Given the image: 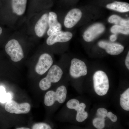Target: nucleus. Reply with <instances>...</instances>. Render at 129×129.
Masks as SVG:
<instances>
[{
	"label": "nucleus",
	"mask_w": 129,
	"mask_h": 129,
	"mask_svg": "<svg viewBox=\"0 0 129 129\" xmlns=\"http://www.w3.org/2000/svg\"><path fill=\"white\" fill-rule=\"evenodd\" d=\"M5 109L6 111L10 113L27 114L30 112L31 106L28 103H19L11 100L6 103L5 106Z\"/></svg>",
	"instance_id": "20e7f679"
},
{
	"label": "nucleus",
	"mask_w": 129,
	"mask_h": 129,
	"mask_svg": "<svg viewBox=\"0 0 129 129\" xmlns=\"http://www.w3.org/2000/svg\"><path fill=\"white\" fill-rule=\"evenodd\" d=\"M30 129L29 128H26V127H20V128H17V129Z\"/></svg>",
	"instance_id": "c756f323"
},
{
	"label": "nucleus",
	"mask_w": 129,
	"mask_h": 129,
	"mask_svg": "<svg viewBox=\"0 0 129 129\" xmlns=\"http://www.w3.org/2000/svg\"><path fill=\"white\" fill-rule=\"evenodd\" d=\"M32 129H52L49 125L45 123H39L35 124Z\"/></svg>",
	"instance_id": "5701e85b"
},
{
	"label": "nucleus",
	"mask_w": 129,
	"mask_h": 129,
	"mask_svg": "<svg viewBox=\"0 0 129 129\" xmlns=\"http://www.w3.org/2000/svg\"><path fill=\"white\" fill-rule=\"evenodd\" d=\"M63 71L60 67L54 65L49 70L47 75L40 81L39 86L40 89L46 91L50 88L52 83H56L61 78Z\"/></svg>",
	"instance_id": "f257e3e1"
},
{
	"label": "nucleus",
	"mask_w": 129,
	"mask_h": 129,
	"mask_svg": "<svg viewBox=\"0 0 129 129\" xmlns=\"http://www.w3.org/2000/svg\"><path fill=\"white\" fill-rule=\"evenodd\" d=\"M82 13L80 9L74 8L70 11L64 19V26L68 28L74 27L80 20Z\"/></svg>",
	"instance_id": "9d476101"
},
{
	"label": "nucleus",
	"mask_w": 129,
	"mask_h": 129,
	"mask_svg": "<svg viewBox=\"0 0 129 129\" xmlns=\"http://www.w3.org/2000/svg\"><path fill=\"white\" fill-rule=\"evenodd\" d=\"M5 51L12 61L18 62L24 57L23 50L19 42L15 39L10 40L5 46Z\"/></svg>",
	"instance_id": "7ed1b4c3"
},
{
	"label": "nucleus",
	"mask_w": 129,
	"mask_h": 129,
	"mask_svg": "<svg viewBox=\"0 0 129 129\" xmlns=\"http://www.w3.org/2000/svg\"><path fill=\"white\" fill-rule=\"evenodd\" d=\"M111 31L112 33L115 34L121 33L124 35H128L129 28L122 25H115L111 27Z\"/></svg>",
	"instance_id": "aec40b11"
},
{
	"label": "nucleus",
	"mask_w": 129,
	"mask_h": 129,
	"mask_svg": "<svg viewBox=\"0 0 129 129\" xmlns=\"http://www.w3.org/2000/svg\"><path fill=\"white\" fill-rule=\"evenodd\" d=\"M48 14L45 13L42 15L36 23L35 27L36 34L38 37L44 36L46 32L48 24Z\"/></svg>",
	"instance_id": "f8f14e48"
},
{
	"label": "nucleus",
	"mask_w": 129,
	"mask_h": 129,
	"mask_svg": "<svg viewBox=\"0 0 129 129\" xmlns=\"http://www.w3.org/2000/svg\"><path fill=\"white\" fill-rule=\"evenodd\" d=\"M56 101L55 92L53 90L48 91L46 93L44 97V104L48 107L52 106Z\"/></svg>",
	"instance_id": "6ab92c4d"
},
{
	"label": "nucleus",
	"mask_w": 129,
	"mask_h": 129,
	"mask_svg": "<svg viewBox=\"0 0 129 129\" xmlns=\"http://www.w3.org/2000/svg\"><path fill=\"white\" fill-rule=\"evenodd\" d=\"M94 127L97 129H103L105 126V119L102 118H95L92 121Z\"/></svg>",
	"instance_id": "412c9836"
},
{
	"label": "nucleus",
	"mask_w": 129,
	"mask_h": 129,
	"mask_svg": "<svg viewBox=\"0 0 129 129\" xmlns=\"http://www.w3.org/2000/svg\"><path fill=\"white\" fill-rule=\"evenodd\" d=\"M94 89L98 95H105L109 88V81L107 75L105 72L99 70L95 72L93 76Z\"/></svg>",
	"instance_id": "f03ea898"
},
{
	"label": "nucleus",
	"mask_w": 129,
	"mask_h": 129,
	"mask_svg": "<svg viewBox=\"0 0 129 129\" xmlns=\"http://www.w3.org/2000/svg\"><path fill=\"white\" fill-rule=\"evenodd\" d=\"M73 36L71 32L60 30L50 36L46 40V43L48 45L51 46L57 42H67L71 40Z\"/></svg>",
	"instance_id": "6e6552de"
},
{
	"label": "nucleus",
	"mask_w": 129,
	"mask_h": 129,
	"mask_svg": "<svg viewBox=\"0 0 129 129\" xmlns=\"http://www.w3.org/2000/svg\"><path fill=\"white\" fill-rule=\"evenodd\" d=\"M106 7L108 9L119 12L125 13L129 11V4L126 2L115 1L107 5Z\"/></svg>",
	"instance_id": "4468645a"
},
{
	"label": "nucleus",
	"mask_w": 129,
	"mask_h": 129,
	"mask_svg": "<svg viewBox=\"0 0 129 129\" xmlns=\"http://www.w3.org/2000/svg\"><path fill=\"white\" fill-rule=\"evenodd\" d=\"M11 100V94L9 92H7L0 98V102L2 103H5Z\"/></svg>",
	"instance_id": "393cba45"
},
{
	"label": "nucleus",
	"mask_w": 129,
	"mask_h": 129,
	"mask_svg": "<svg viewBox=\"0 0 129 129\" xmlns=\"http://www.w3.org/2000/svg\"><path fill=\"white\" fill-rule=\"evenodd\" d=\"M2 33V28L0 27V35H1Z\"/></svg>",
	"instance_id": "7c9ffc66"
},
{
	"label": "nucleus",
	"mask_w": 129,
	"mask_h": 129,
	"mask_svg": "<svg viewBox=\"0 0 129 129\" xmlns=\"http://www.w3.org/2000/svg\"><path fill=\"white\" fill-rule=\"evenodd\" d=\"M120 106L125 111H129V88L120 95Z\"/></svg>",
	"instance_id": "a211bd4d"
},
{
	"label": "nucleus",
	"mask_w": 129,
	"mask_h": 129,
	"mask_svg": "<svg viewBox=\"0 0 129 129\" xmlns=\"http://www.w3.org/2000/svg\"><path fill=\"white\" fill-rule=\"evenodd\" d=\"M55 92L56 101L61 104L63 103L67 98V90L66 87L64 86H61L57 88Z\"/></svg>",
	"instance_id": "dca6fc26"
},
{
	"label": "nucleus",
	"mask_w": 129,
	"mask_h": 129,
	"mask_svg": "<svg viewBox=\"0 0 129 129\" xmlns=\"http://www.w3.org/2000/svg\"><path fill=\"white\" fill-rule=\"evenodd\" d=\"M105 30V26L103 24L95 23L85 30L83 34V39L87 42L92 41L103 34Z\"/></svg>",
	"instance_id": "0eeeda50"
},
{
	"label": "nucleus",
	"mask_w": 129,
	"mask_h": 129,
	"mask_svg": "<svg viewBox=\"0 0 129 129\" xmlns=\"http://www.w3.org/2000/svg\"><path fill=\"white\" fill-rule=\"evenodd\" d=\"M53 63V59L50 55L47 53H43L40 56L36 65V72L40 75H42L50 69Z\"/></svg>",
	"instance_id": "423d86ee"
},
{
	"label": "nucleus",
	"mask_w": 129,
	"mask_h": 129,
	"mask_svg": "<svg viewBox=\"0 0 129 129\" xmlns=\"http://www.w3.org/2000/svg\"><path fill=\"white\" fill-rule=\"evenodd\" d=\"M27 0H12L13 12L16 15L21 16L25 13Z\"/></svg>",
	"instance_id": "ddd939ff"
},
{
	"label": "nucleus",
	"mask_w": 129,
	"mask_h": 129,
	"mask_svg": "<svg viewBox=\"0 0 129 129\" xmlns=\"http://www.w3.org/2000/svg\"><path fill=\"white\" fill-rule=\"evenodd\" d=\"M125 64L128 70H129V52H128L125 60Z\"/></svg>",
	"instance_id": "cd10ccee"
},
{
	"label": "nucleus",
	"mask_w": 129,
	"mask_h": 129,
	"mask_svg": "<svg viewBox=\"0 0 129 129\" xmlns=\"http://www.w3.org/2000/svg\"><path fill=\"white\" fill-rule=\"evenodd\" d=\"M117 34H114L111 35L110 37V40L112 42L115 41L117 39Z\"/></svg>",
	"instance_id": "c85d7f7f"
},
{
	"label": "nucleus",
	"mask_w": 129,
	"mask_h": 129,
	"mask_svg": "<svg viewBox=\"0 0 129 129\" xmlns=\"http://www.w3.org/2000/svg\"><path fill=\"white\" fill-rule=\"evenodd\" d=\"M108 21L110 23L114 24L115 25L129 27V20L123 19L118 15H112L109 18Z\"/></svg>",
	"instance_id": "f3484780"
},
{
	"label": "nucleus",
	"mask_w": 129,
	"mask_h": 129,
	"mask_svg": "<svg viewBox=\"0 0 129 129\" xmlns=\"http://www.w3.org/2000/svg\"><path fill=\"white\" fill-rule=\"evenodd\" d=\"M80 102L78 100L76 99H72L69 100L67 103V106L70 109L76 110L79 105Z\"/></svg>",
	"instance_id": "4be33fe9"
},
{
	"label": "nucleus",
	"mask_w": 129,
	"mask_h": 129,
	"mask_svg": "<svg viewBox=\"0 0 129 129\" xmlns=\"http://www.w3.org/2000/svg\"><path fill=\"white\" fill-rule=\"evenodd\" d=\"M98 45L99 47L104 49L107 53L112 55H119L124 50V47L122 45L106 41H101L98 42Z\"/></svg>",
	"instance_id": "1a4fd4ad"
},
{
	"label": "nucleus",
	"mask_w": 129,
	"mask_h": 129,
	"mask_svg": "<svg viewBox=\"0 0 129 129\" xmlns=\"http://www.w3.org/2000/svg\"><path fill=\"white\" fill-rule=\"evenodd\" d=\"M86 107V106L85 104L83 103H80L78 108L76 109L77 114L76 119L78 122H83L88 118V113L85 111Z\"/></svg>",
	"instance_id": "2eb2a0df"
},
{
	"label": "nucleus",
	"mask_w": 129,
	"mask_h": 129,
	"mask_svg": "<svg viewBox=\"0 0 129 129\" xmlns=\"http://www.w3.org/2000/svg\"><path fill=\"white\" fill-rule=\"evenodd\" d=\"M69 73L70 76L74 78H78L81 76H85L88 71L85 63L78 58L72 59Z\"/></svg>",
	"instance_id": "39448f33"
},
{
	"label": "nucleus",
	"mask_w": 129,
	"mask_h": 129,
	"mask_svg": "<svg viewBox=\"0 0 129 129\" xmlns=\"http://www.w3.org/2000/svg\"><path fill=\"white\" fill-rule=\"evenodd\" d=\"M48 24L49 28L47 34L48 36L61 30V25L58 21L57 15L54 12H50L48 14Z\"/></svg>",
	"instance_id": "9b49d317"
},
{
	"label": "nucleus",
	"mask_w": 129,
	"mask_h": 129,
	"mask_svg": "<svg viewBox=\"0 0 129 129\" xmlns=\"http://www.w3.org/2000/svg\"><path fill=\"white\" fill-rule=\"evenodd\" d=\"M107 117L109 118L112 122H117V116L115 114H113L111 112H108Z\"/></svg>",
	"instance_id": "a878e982"
},
{
	"label": "nucleus",
	"mask_w": 129,
	"mask_h": 129,
	"mask_svg": "<svg viewBox=\"0 0 129 129\" xmlns=\"http://www.w3.org/2000/svg\"><path fill=\"white\" fill-rule=\"evenodd\" d=\"M107 113L108 111L106 109L101 108L98 109L96 115L97 117L105 119L107 117Z\"/></svg>",
	"instance_id": "b1692460"
},
{
	"label": "nucleus",
	"mask_w": 129,
	"mask_h": 129,
	"mask_svg": "<svg viewBox=\"0 0 129 129\" xmlns=\"http://www.w3.org/2000/svg\"><path fill=\"white\" fill-rule=\"evenodd\" d=\"M6 93L5 87L2 86H0V98L4 96Z\"/></svg>",
	"instance_id": "bb28decb"
}]
</instances>
